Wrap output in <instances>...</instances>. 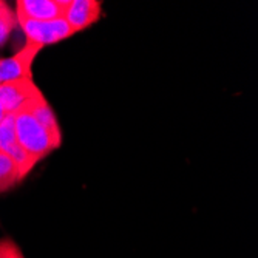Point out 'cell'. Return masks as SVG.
Instances as JSON below:
<instances>
[{
	"instance_id": "1",
	"label": "cell",
	"mask_w": 258,
	"mask_h": 258,
	"mask_svg": "<svg viewBox=\"0 0 258 258\" xmlns=\"http://www.w3.org/2000/svg\"><path fill=\"white\" fill-rule=\"evenodd\" d=\"M13 116L17 143L37 161L60 146L62 133L57 119L42 93Z\"/></svg>"
},
{
	"instance_id": "2",
	"label": "cell",
	"mask_w": 258,
	"mask_h": 258,
	"mask_svg": "<svg viewBox=\"0 0 258 258\" xmlns=\"http://www.w3.org/2000/svg\"><path fill=\"white\" fill-rule=\"evenodd\" d=\"M42 48V45L28 39L23 48L13 57L0 59V84L17 79H33L31 67Z\"/></svg>"
},
{
	"instance_id": "3",
	"label": "cell",
	"mask_w": 258,
	"mask_h": 258,
	"mask_svg": "<svg viewBox=\"0 0 258 258\" xmlns=\"http://www.w3.org/2000/svg\"><path fill=\"white\" fill-rule=\"evenodd\" d=\"M17 23L22 27L23 33L28 36L30 40L39 45H51L57 43L63 39H68L75 34L70 28L65 19L50 20V22H37L30 19H17Z\"/></svg>"
},
{
	"instance_id": "4",
	"label": "cell",
	"mask_w": 258,
	"mask_h": 258,
	"mask_svg": "<svg viewBox=\"0 0 258 258\" xmlns=\"http://www.w3.org/2000/svg\"><path fill=\"white\" fill-rule=\"evenodd\" d=\"M70 4V0H17L16 17L37 22L65 19Z\"/></svg>"
},
{
	"instance_id": "5",
	"label": "cell",
	"mask_w": 258,
	"mask_h": 258,
	"mask_svg": "<svg viewBox=\"0 0 258 258\" xmlns=\"http://www.w3.org/2000/svg\"><path fill=\"white\" fill-rule=\"evenodd\" d=\"M39 95L40 90L33 79H17L0 84V105L7 114H14Z\"/></svg>"
},
{
	"instance_id": "6",
	"label": "cell",
	"mask_w": 258,
	"mask_h": 258,
	"mask_svg": "<svg viewBox=\"0 0 258 258\" xmlns=\"http://www.w3.org/2000/svg\"><path fill=\"white\" fill-rule=\"evenodd\" d=\"M101 14V2H96V0H72L65 20L75 33H79L98 22Z\"/></svg>"
},
{
	"instance_id": "7",
	"label": "cell",
	"mask_w": 258,
	"mask_h": 258,
	"mask_svg": "<svg viewBox=\"0 0 258 258\" xmlns=\"http://www.w3.org/2000/svg\"><path fill=\"white\" fill-rule=\"evenodd\" d=\"M4 152H5V153L13 159V162L16 164V167H17V170H19V175H20V179L25 178V176L30 173V170L39 162L34 156H31L25 149H23L19 143H14V144L8 146Z\"/></svg>"
},
{
	"instance_id": "8",
	"label": "cell",
	"mask_w": 258,
	"mask_h": 258,
	"mask_svg": "<svg viewBox=\"0 0 258 258\" xmlns=\"http://www.w3.org/2000/svg\"><path fill=\"white\" fill-rule=\"evenodd\" d=\"M19 181L20 175L16 164L4 150H0V192L11 189Z\"/></svg>"
},
{
	"instance_id": "9",
	"label": "cell",
	"mask_w": 258,
	"mask_h": 258,
	"mask_svg": "<svg viewBox=\"0 0 258 258\" xmlns=\"http://www.w3.org/2000/svg\"><path fill=\"white\" fill-rule=\"evenodd\" d=\"M16 25L17 17L14 10H11L7 2H0V45L7 42Z\"/></svg>"
},
{
	"instance_id": "10",
	"label": "cell",
	"mask_w": 258,
	"mask_h": 258,
	"mask_svg": "<svg viewBox=\"0 0 258 258\" xmlns=\"http://www.w3.org/2000/svg\"><path fill=\"white\" fill-rule=\"evenodd\" d=\"M17 143L16 127H14V116L8 114L7 118L0 122V150H5L8 146Z\"/></svg>"
},
{
	"instance_id": "11",
	"label": "cell",
	"mask_w": 258,
	"mask_h": 258,
	"mask_svg": "<svg viewBox=\"0 0 258 258\" xmlns=\"http://www.w3.org/2000/svg\"><path fill=\"white\" fill-rule=\"evenodd\" d=\"M7 258H23L20 249L17 247V244H14L13 241L8 240V246H7Z\"/></svg>"
},
{
	"instance_id": "12",
	"label": "cell",
	"mask_w": 258,
	"mask_h": 258,
	"mask_svg": "<svg viewBox=\"0 0 258 258\" xmlns=\"http://www.w3.org/2000/svg\"><path fill=\"white\" fill-rule=\"evenodd\" d=\"M7 246H8V240L0 241V258H7Z\"/></svg>"
},
{
	"instance_id": "13",
	"label": "cell",
	"mask_w": 258,
	"mask_h": 258,
	"mask_svg": "<svg viewBox=\"0 0 258 258\" xmlns=\"http://www.w3.org/2000/svg\"><path fill=\"white\" fill-rule=\"evenodd\" d=\"M7 116H8V114H7V111L2 108V105H0V122H2V121L7 118Z\"/></svg>"
}]
</instances>
